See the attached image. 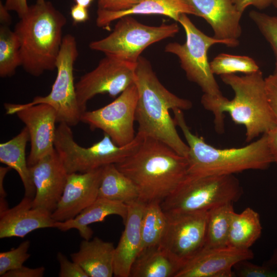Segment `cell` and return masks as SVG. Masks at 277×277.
Listing matches in <instances>:
<instances>
[{"instance_id": "10", "label": "cell", "mask_w": 277, "mask_h": 277, "mask_svg": "<svg viewBox=\"0 0 277 277\" xmlns=\"http://www.w3.org/2000/svg\"><path fill=\"white\" fill-rule=\"evenodd\" d=\"M78 55L75 37L70 34H66L63 36L57 58V75L51 91L46 96H35L31 102L23 105H49L56 111L57 122L70 127L81 122L83 112L77 102L73 75L74 65Z\"/></svg>"}, {"instance_id": "8", "label": "cell", "mask_w": 277, "mask_h": 277, "mask_svg": "<svg viewBox=\"0 0 277 277\" xmlns=\"http://www.w3.org/2000/svg\"><path fill=\"white\" fill-rule=\"evenodd\" d=\"M177 22L185 30L186 42L183 44L170 43L166 46L165 51L179 57L187 78L200 86L204 94L213 96L223 95L211 70L207 52L216 44L235 47L239 44V40H221L209 36L199 30L186 14H181Z\"/></svg>"}, {"instance_id": "2", "label": "cell", "mask_w": 277, "mask_h": 277, "mask_svg": "<svg viewBox=\"0 0 277 277\" xmlns=\"http://www.w3.org/2000/svg\"><path fill=\"white\" fill-rule=\"evenodd\" d=\"M220 78L233 90L234 97L229 100L223 95L204 94L201 101L203 107L213 114L218 133L224 131V112L229 114L235 124L244 126L247 142L267 133L276 125L277 120L269 105L260 70L243 76L222 75Z\"/></svg>"}, {"instance_id": "9", "label": "cell", "mask_w": 277, "mask_h": 277, "mask_svg": "<svg viewBox=\"0 0 277 277\" xmlns=\"http://www.w3.org/2000/svg\"><path fill=\"white\" fill-rule=\"evenodd\" d=\"M179 31L176 23L151 26L141 23L131 15L118 19L107 36L91 42L89 48L131 63L136 64L149 46L174 36Z\"/></svg>"}, {"instance_id": "23", "label": "cell", "mask_w": 277, "mask_h": 277, "mask_svg": "<svg viewBox=\"0 0 277 277\" xmlns=\"http://www.w3.org/2000/svg\"><path fill=\"white\" fill-rule=\"evenodd\" d=\"M128 213L126 204L103 197L97 199L72 219L64 222H55L54 228L62 231L72 229H77L80 236L85 240H90L93 230L89 227L91 224L103 221L110 215L121 216L124 223Z\"/></svg>"}, {"instance_id": "1", "label": "cell", "mask_w": 277, "mask_h": 277, "mask_svg": "<svg viewBox=\"0 0 277 277\" xmlns=\"http://www.w3.org/2000/svg\"><path fill=\"white\" fill-rule=\"evenodd\" d=\"M116 167L136 186L139 200L161 203L187 178V159L165 143L145 136L137 148Z\"/></svg>"}, {"instance_id": "46", "label": "cell", "mask_w": 277, "mask_h": 277, "mask_svg": "<svg viewBox=\"0 0 277 277\" xmlns=\"http://www.w3.org/2000/svg\"><path fill=\"white\" fill-rule=\"evenodd\" d=\"M93 0H74L76 4L88 8Z\"/></svg>"}, {"instance_id": "35", "label": "cell", "mask_w": 277, "mask_h": 277, "mask_svg": "<svg viewBox=\"0 0 277 277\" xmlns=\"http://www.w3.org/2000/svg\"><path fill=\"white\" fill-rule=\"evenodd\" d=\"M56 258L60 265L59 277H88L78 264L68 260L61 252L57 253Z\"/></svg>"}, {"instance_id": "27", "label": "cell", "mask_w": 277, "mask_h": 277, "mask_svg": "<svg viewBox=\"0 0 277 277\" xmlns=\"http://www.w3.org/2000/svg\"><path fill=\"white\" fill-rule=\"evenodd\" d=\"M262 227L259 214L248 207L242 212L233 214L229 233V247L249 249L260 238Z\"/></svg>"}, {"instance_id": "18", "label": "cell", "mask_w": 277, "mask_h": 277, "mask_svg": "<svg viewBox=\"0 0 277 277\" xmlns=\"http://www.w3.org/2000/svg\"><path fill=\"white\" fill-rule=\"evenodd\" d=\"M33 199L24 196L16 206L0 213V238H23L31 232L54 228L55 221L51 213L34 208Z\"/></svg>"}, {"instance_id": "19", "label": "cell", "mask_w": 277, "mask_h": 277, "mask_svg": "<svg viewBox=\"0 0 277 277\" xmlns=\"http://www.w3.org/2000/svg\"><path fill=\"white\" fill-rule=\"evenodd\" d=\"M196 16L203 18L211 27L215 38L238 41L242 34L240 20L243 13L231 0H187Z\"/></svg>"}, {"instance_id": "15", "label": "cell", "mask_w": 277, "mask_h": 277, "mask_svg": "<svg viewBox=\"0 0 277 277\" xmlns=\"http://www.w3.org/2000/svg\"><path fill=\"white\" fill-rule=\"evenodd\" d=\"M29 168L35 188L33 207L52 214L62 196L68 173L55 149Z\"/></svg>"}, {"instance_id": "26", "label": "cell", "mask_w": 277, "mask_h": 277, "mask_svg": "<svg viewBox=\"0 0 277 277\" xmlns=\"http://www.w3.org/2000/svg\"><path fill=\"white\" fill-rule=\"evenodd\" d=\"M98 197L128 204L139 199V192L134 183L111 164L103 167Z\"/></svg>"}, {"instance_id": "43", "label": "cell", "mask_w": 277, "mask_h": 277, "mask_svg": "<svg viewBox=\"0 0 277 277\" xmlns=\"http://www.w3.org/2000/svg\"><path fill=\"white\" fill-rule=\"evenodd\" d=\"M4 4L0 2V22L1 25L8 26L11 23V17Z\"/></svg>"}, {"instance_id": "30", "label": "cell", "mask_w": 277, "mask_h": 277, "mask_svg": "<svg viewBox=\"0 0 277 277\" xmlns=\"http://www.w3.org/2000/svg\"><path fill=\"white\" fill-rule=\"evenodd\" d=\"M21 66L20 43L18 38L8 26L0 27V76H12Z\"/></svg>"}, {"instance_id": "40", "label": "cell", "mask_w": 277, "mask_h": 277, "mask_svg": "<svg viewBox=\"0 0 277 277\" xmlns=\"http://www.w3.org/2000/svg\"><path fill=\"white\" fill-rule=\"evenodd\" d=\"M4 5L8 10L15 11L19 18L25 14L29 7L27 0H6Z\"/></svg>"}, {"instance_id": "38", "label": "cell", "mask_w": 277, "mask_h": 277, "mask_svg": "<svg viewBox=\"0 0 277 277\" xmlns=\"http://www.w3.org/2000/svg\"><path fill=\"white\" fill-rule=\"evenodd\" d=\"M45 272L44 266L32 268L23 265L7 272L2 277H43Z\"/></svg>"}, {"instance_id": "41", "label": "cell", "mask_w": 277, "mask_h": 277, "mask_svg": "<svg viewBox=\"0 0 277 277\" xmlns=\"http://www.w3.org/2000/svg\"><path fill=\"white\" fill-rule=\"evenodd\" d=\"M70 14L75 24L84 23L89 18L88 8L76 4L71 7Z\"/></svg>"}, {"instance_id": "25", "label": "cell", "mask_w": 277, "mask_h": 277, "mask_svg": "<svg viewBox=\"0 0 277 277\" xmlns=\"http://www.w3.org/2000/svg\"><path fill=\"white\" fill-rule=\"evenodd\" d=\"M180 269L159 245L140 252L132 265L129 277H175Z\"/></svg>"}, {"instance_id": "39", "label": "cell", "mask_w": 277, "mask_h": 277, "mask_svg": "<svg viewBox=\"0 0 277 277\" xmlns=\"http://www.w3.org/2000/svg\"><path fill=\"white\" fill-rule=\"evenodd\" d=\"M237 9L242 13L249 6L262 10L272 5L273 0H231Z\"/></svg>"}, {"instance_id": "44", "label": "cell", "mask_w": 277, "mask_h": 277, "mask_svg": "<svg viewBox=\"0 0 277 277\" xmlns=\"http://www.w3.org/2000/svg\"><path fill=\"white\" fill-rule=\"evenodd\" d=\"M11 169L9 167H0V200H6L7 197V193L4 187V178Z\"/></svg>"}, {"instance_id": "34", "label": "cell", "mask_w": 277, "mask_h": 277, "mask_svg": "<svg viewBox=\"0 0 277 277\" xmlns=\"http://www.w3.org/2000/svg\"><path fill=\"white\" fill-rule=\"evenodd\" d=\"M234 276L239 277H277V268L265 265H258L248 260L238 262L233 267Z\"/></svg>"}, {"instance_id": "42", "label": "cell", "mask_w": 277, "mask_h": 277, "mask_svg": "<svg viewBox=\"0 0 277 277\" xmlns=\"http://www.w3.org/2000/svg\"><path fill=\"white\" fill-rule=\"evenodd\" d=\"M266 135L268 147L273 163L277 164V123Z\"/></svg>"}, {"instance_id": "33", "label": "cell", "mask_w": 277, "mask_h": 277, "mask_svg": "<svg viewBox=\"0 0 277 277\" xmlns=\"http://www.w3.org/2000/svg\"><path fill=\"white\" fill-rule=\"evenodd\" d=\"M30 242L25 240L16 248L0 253V276L7 272L19 268L30 258Z\"/></svg>"}, {"instance_id": "28", "label": "cell", "mask_w": 277, "mask_h": 277, "mask_svg": "<svg viewBox=\"0 0 277 277\" xmlns=\"http://www.w3.org/2000/svg\"><path fill=\"white\" fill-rule=\"evenodd\" d=\"M234 210L233 203H227L208 210L206 236L203 249L228 246L231 222Z\"/></svg>"}, {"instance_id": "22", "label": "cell", "mask_w": 277, "mask_h": 277, "mask_svg": "<svg viewBox=\"0 0 277 277\" xmlns=\"http://www.w3.org/2000/svg\"><path fill=\"white\" fill-rule=\"evenodd\" d=\"M115 248L113 243L94 237L92 240L84 239L78 251L70 256L88 277H111L114 276Z\"/></svg>"}, {"instance_id": "21", "label": "cell", "mask_w": 277, "mask_h": 277, "mask_svg": "<svg viewBox=\"0 0 277 277\" xmlns=\"http://www.w3.org/2000/svg\"><path fill=\"white\" fill-rule=\"evenodd\" d=\"M182 14L196 15L194 9L187 0H142L130 9L111 12L97 10L96 24L110 30L111 23L116 19L131 15H162L178 22Z\"/></svg>"}, {"instance_id": "37", "label": "cell", "mask_w": 277, "mask_h": 277, "mask_svg": "<svg viewBox=\"0 0 277 277\" xmlns=\"http://www.w3.org/2000/svg\"><path fill=\"white\" fill-rule=\"evenodd\" d=\"M266 93L271 109L277 120V72L265 78Z\"/></svg>"}, {"instance_id": "6", "label": "cell", "mask_w": 277, "mask_h": 277, "mask_svg": "<svg viewBox=\"0 0 277 277\" xmlns=\"http://www.w3.org/2000/svg\"><path fill=\"white\" fill-rule=\"evenodd\" d=\"M143 137L137 132L130 143L120 146L104 133L101 140L84 147L74 141L71 127L60 123L56 129L54 146L68 174L85 173L122 162L137 148Z\"/></svg>"}, {"instance_id": "13", "label": "cell", "mask_w": 277, "mask_h": 277, "mask_svg": "<svg viewBox=\"0 0 277 277\" xmlns=\"http://www.w3.org/2000/svg\"><path fill=\"white\" fill-rule=\"evenodd\" d=\"M92 71L82 75L75 84L78 105L86 111L87 102L98 94L112 97L119 95L135 83L136 64L106 55Z\"/></svg>"}, {"instance_id": "32", "label": "cell", "mask_w": 277, "mask_h": 277, "mask_svg": "<svg viewBox=\"0 0 277 277\" xmlns=\"http://www.w3.org/2000/svg\"><path fill=\"white\" fill-rule=\"evenodd\" d=\"M249 16L270 45L275 59L274 71L277 72V16L252 10Z\"/></svg>"}, {"instance_id": "16", "label": "cell", "mask_w": 277, "mask_h": 277, "mask_svg": "<svg viewBox=\"0 0 277 277\" xmlns=\"http://www.w3.org/2000/svg\"><path fill=\"white\" fill-rule=\"evenodd\" d=\"M103 167L68 174L62 196L51 214L55 222L73 219L97 199Z\"/></svg>"}, {"instance_id": "48", "label": "cell", "mask_w": 277, "mask_h": 277, "mask_svg": "<svg viewBox=\"0 0 277 277\" xmlns=\"http://www.w3.org/2000/svg\"><path fill=\"white\" fill-rule=\"evenodd\" d=\"M45 0H37L36 3H42L44 2Z\"/></svg>"}, {"instance_id": "20", "label": "cell", "mask_w": 277, "mask_h": 277, "mask_svg": "<svg viewBox=\"0 0 277 277\" xmlns=\"http://www.w3.org/2000/svg\"><path fill=\"white\" fill-rule=\"evenodd\" d=\"M127 205L125 228L114 255V276L116 277H129L141 246V223L146 203L138 200Z\"/></svg>"}, {"instance_id": "29", "label": "cell", "mask_w": 277, "mask_h": 277, "mask_svg": "<svg viewBox=\"0 0 277 277\" xmlns=\"http://www.w3.org/2000/svg\"><path fill=\"white\" fill-rule=\"evenodd\" d=\"M167 222L166 214L160 202H152L146 204L141 223L140 252L160 244Z\"/></svg>"}, {"instance_id": "24", "label": "cell", "mask_w": 277, "mask_h": 277, "mask_svg": "<svg viewBox=\"0 0 277 277\" xmlns=\"http://www.w3.org/2000/svg\"><path fill=\"white\" fill-rule=\"evenodd\" d=\"M30 140L26 127L9 141L0 144V162L15 170L25 189V195L33 199L35 194L30 168L26 156V148Z\"/></svg>"}, {"instance_id": "31", "label": "cell", "mask_w": 277, "mask_h": 277, "mask_svg": "<svg viewBox=\"0 0 277 277\" xmlns=\"http://www.w3.org/2000/svg\"><path fill=\"white\" fill-rule=\"evenodd\" d=\"M210 69L213 74H233L241 72L250 74L260 70L255 61L245 55H235L221 53L210 62Z\"/></svg>"}, {"instance_id": "17", "label": "cell", "mask_w": 277, "mask_h": 277, "mask_svg": "<svg viewBox=\"0 0 277 277\" xmlns=\"http://www.w3.org/2000/svg\"><path fill=\"white\" fill-rule=\"evenodd\" d=\"M250 249L229 246L203 249L187 262L175 277H233V267L238 262L253 258Z\"/></svg>"}, {"instance_id": "36", "label": "cell", "mask_w": 277, "mask_h": 277, "mask_svg": "<svg viewBox=\"0 0 277 277\" xmlns=\"http://www.w3.org/2000/svg\"><path fill=\"white\" fill-rule=\"evenodd\" d=\"M142 0H98L97 10L111 12L124 11L131 8Z\"/></svg>"}, {"instance_id": "4", "label": "cell", "mask_w": 277, "mask_h": 277, "mask_svg": "<svg viewBox=\"0 0 277 277\" xmlns=\"http://www.w3.org/2000/svg\"><path fill=\"white\" fill-rule=\"evenodd\" d=\"M172 111L175 124L181 128L189 147L186 157L188 176L234 174L248 170H265L273 163L266 133L244 147L217 148L190 131L183 110L175 109Z\"/></svg>"}, {"instance_id": "7", "label": "cell", "mask_w": 277, "mask_h": 277, "mask_svg": "<svg viewBox=\"0 0 277 277\" xmlns=\"http://www.w3.org/2000/svg\"><path fill=\"white\" fill-rule=\"evenodd\" d=\"M243 192L234 174L188 176L161 205L165 213L209 210L223 204L237 202Z\"/></svg>"}, {"instance_id": "5", "label": "cell", "mask_w": 277, "mask_h": 277, "mask_svg": "<svg viewBox=\"0 0 277 277\" xmlns=\"http://www.w3.org/2000/svg\"><path fill=\"white\" fill-rule=\"evenodd\" d=\"M14 31L20 43L21 66L34 76L56 68L67 20L49 1L29 6Z\"/></svg>"}, {"instance_id": "12", "label": "cell", "mask_w": 277, "mask_h": 277, "mask_svg": "<svg viewBox=\"0 0 277 277\" xmlns=\"http://www.w3.org/2000/svg\"><path fill=\"white\" fill-rule=\"evenodd\" d=\"M138 100L136 85H131L110 104L97 109L85 111L81 122L93 130H102L116 145L130 143L136 134L134 129Z\"/></svg>"}, {"instance_id": "47", "label": "cell", "mask_w": 277, "mask_h": 277, "mask_svg": "<svg viewBox=\"0 0 277 277\" xmlns=\"http://www.w3.org/2000/svg\"><path fill=\"white\" fill-rule=\"evenodd\" d=\"M272 5L275 8H277V0H273Z\"/></svg>"}, {"instance_id": "45", "label": "cell", "mask_w": 277, "mask_h": 277, "mask_svg": "<svg viewBox=\"0 0 277 277\" xmlns=\"http://www.w3.org/2000/svg\"><path fill=\"white\" fill-rule=\"evenodd\" d=\"M267 266L273 268H277V248L274 250L269 259L264 263Z\"/></svg>"}, {"instance_id": "3", "label": "cell", "mask_w": 277, "mask_h": 277, "mask_svg": "<svg viewBox=\"0 0 277 277\" xmlns=\"http://www.w3.org/2000/svg\"><path fill=\"white\" fill-rule=\"evenodd\" d=\"M135 84L138 92L135 121L138 132L159 140L187 157L189 147L180 136L170 110H188L192 102L167 89L157 78L150 62L140 56L135 68Z\"/></svg>"}, {"instance_id": "14", "label": "cell", "mask_w": 277, "mask_h": 277, "mask_svg": "<svg viewBox=\"0 0 277 277\" xmlns=\"http://www.w3.org/2000/svg\"><path fill=\"white\" fill-rule=\"evenodd\" d=\"M7 114H16L28 130L31 148L27 158L29 167L36 164L54 150L57 122L56 111L51 106L38 104L30 106L6 103Z\"/></svg>"}, {"instance_id": "11", "label": "cell", "mask_w": 277, "mask_h": 277, "mask_svg": "<svg viewBox=\"0 0 277 277\" xmlns=\"http://www.w3.org/2000/svg\"><path fill=\"white\" fill-rule=\"evenodd\" d=\"M165 213L160 245L181 269L204 248L208 210Z\"/></svg>"}]
</instances>
